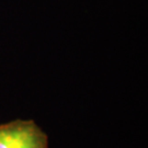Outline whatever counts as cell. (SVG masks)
<instances>
[{"label":"cell","mask_w":148,"mask_h":148,"mask_svg":"<svg viewBox=\"0 0 148 148\" xmlns=\"http://www.w3.org/2000/svg\"><path fill=\"white\" fill-rule=\"evenodd\" d=\"M0 148H48V137L34 121L16 120L0 125Z\"/></svg>","instance_id":"1"}]
</instances>
